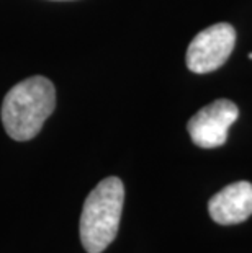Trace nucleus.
I'll list each match as a JSON object with an SVG mask.
<instances>
[{
	"label": "nucleus",
	"mask_w": 252,
	"mask_h": 253,
	"mask_svg": "<svg viewBox=\"0 0 252 253\" xmlns=\"http://www.w3.org/2000/svg\"><path fill=\"white\" fill-rule=\"evenodd\" d=\"M56 106V90L51 80L35 75L8 90L2 103V123L15 141H30L41 131Z\"/></svg>",
	"instance_id": "1"
},
{
	"label": "nucleus",
	"mask_w": 252,
	"mask_h": 253,
	"mask_svg": "<svg viewBox=\"0 0 252 253\" xmlns=\"http://www.w3.org/2000/svg\"><path fill=\"white\" fill-rule=\"evenodd\" d=\"M125 201V186L116 176L101 180L90 191L80 216V242L89 253H101L115 240Z\"/></svg>",
	"instance_id": "2"
},
{
	"label": "nucleus",
	"mask_w": 252,
	"mask_h": 253,
	"mask_svg": "<svg viewBox=\"0 0 252 253\" xmlns=\"http://www.w3.org/2000/svg\"><path fill=\"white\" fill-rule=\"evenodd\" d=\"M236 44V31L229 23H216L200 31L187 49V67L195 74L216 71L228 61Z\"/></svg>",
	"instance_id": "3"
},
{
	"label": "nucleus",
	"mask_w": 252,
	"mask_h": 253,
	"mask_svg": "<svg viewBox=\"0 0 252 253\" xmlns=\"http://www.w3.org/2000/svg\"><path fill=\"white\" fill-rule=\"evenodd\" d=\"M239 110L231 100H216L206 105L189 121V134L195 145L214 149L226 142L228 129L238 120Z\"/></svg>",
	"instance_id": "4"
},
{
	"label": "nucleus",
	"mask_w": 252,
	"mask_h": 253,
	"mask_svg": "<svg viewBox=\"0 0 252 253\" xmlns=\"http://www.w3.org/2000/svg\"><path fill=\"white\" fill-rule=\"evenodd\" d=\"M208 212L216 224H241L252 216V183L236 181L223 188L208 203Z\"/></svg>",
	"instance_id": "5"
},
{
	"label": "nucleus",
	"mask_w": 252,
	"mask_h": 253,
	"mask_svg": "<svg viewBox=\"0 0 252 253\" xmlns=\"http://www.w3.org/2000/svg\"><path fill=\"white\" fill-rule=\"evenodd\" d=\"M249 57H251V59H252V54H249Z\"/></svg>",
	"instance_id": "6"
}]
</instances>
